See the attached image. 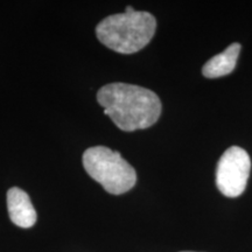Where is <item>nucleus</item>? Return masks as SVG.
Masks as SVG:
<instances>
[{"label": "nucleus", "mask_w": 252, "mask_h": 252, "mask_svg": "<svg viewBox=\"0 0 252 252\" xmlns=\"http://www.w3.org/2000/svg\"><path fill=\"white\" fill-rule=\"evenodd\" d=\"M97 100L111 121L123 131L144 130L156 124L161 115V102L156 93L126 83L100 88Z\"/></svg>", "instance_id": "f257e3e1"}, {"label": "nucleus", "mask_w": 252, "mask_h": 252, "mask_svg": "<svg viewBox=\"0 0 252 252\" xmlns=\"http://www.w3.org/2000/svg\"><path fill=\"white\" fill-rule=\"evenodd\" d=\"M157 30V20L149 12L112 14L97 25L98 40L121 54H133L146 47Z\"/></svg>", "instance_id": "f03ea898"}, {"label": "nucleus", "mask_w": 252, "mask_h": 252, "mask_svg": "<svg viewBox=\"0 0 252 252\" xmlns=\"http://www.w3.org/2000/svg\"><path fill=\"white\" fill-rule=\"evenodd\" d=\"M82 161L88 174L110 194H124L137 182V173L133 167L121 153L109 147H90L83 153Z\"/></svg>", "instance_id": "7ed1b4c3"}, {"label": "nucleus", "mask_w": 252, "mask_h": 252, "mask_svg": "<svg viewBox=\"0 0 252 252\" xmlns=\"http://www.w3.org/2000/svg\"><path fill=\"white\" fill-rule=\"evenodd\" d=\"M251 171V160L242 147L232 146L220 157L216 168V186L226 197L243 194Z\"/></svg>", "instance_id": "20e7f679"}, {"label": "nucleus", "mask_w": 252, "mask_h": 252, "mask_svg": "<svg viewBox=\"0 0 252 252\" xmlns=\"http://www.w3.org/2000/svg\"><path fill=\"white\" fill-rule=\"evenodd\" d=\"M7 209L12 222L20 228H32L36 223V212L31 197L23 189L13 187L7 191Z\"/></svg>", "instance_id": "39448f33"}, {"label": "nucleus", "mask_w": 252, "mask_h": 252, "mask_svg": "<svg viewBox=\"0 0 252 252\" xmlns=\"http://www.w3.org/2000/svg\"><path fill=\"white\" fill-rule=\"evenodd\" d=\"M242 46L239 43H232L225 50L215 55L202 68V74L207 78H219L234 71Z\"/></svg>", "instance_id": "423d86ee"}, {"label": "nucleus", "mask_w": 252, "mask_h": 252, "mask_svg": "<svg viewBox=\"0 0 252 252\" xmlns=\"http://www.w3.org/2000/svg\"><path fill=\"white\" fill-rule=\"evenodd\" d=\"M181 252H193V251H181Z\"/></svg>", "instance_id": "0eeeda50"}]
</instances>
